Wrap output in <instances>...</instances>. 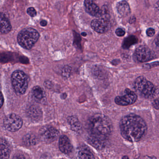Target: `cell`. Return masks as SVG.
I'll return each mask as SVG.
<instances>
[{"instance_id": "1", "label": "cell", "mask_w": 159, "mask_h": 159, "mask_svg": "<svg viewBox=\"0 0 159 159\" xmlns=\"http://www.w3.org/2000/svg\"><path fill=\"white\" fill-rule=\"evenodd\" d=\"M112 129V123L107 117L100 114L93 116L88 122V142L93 147L102 149L105 146Z\"/></svg>"}, {"instance_id": "2", "label": "cell", "mask_w": 159, "mask_h": 159, "mask_svg": "<svg viewBox=\"0 0 159 159\" xmlns=\"http://www.w3.org/2000/svg\"><path fill=\"white\" fill-rule=\"evenodd\" d=\"M120 130L122 137L130 142H137L146 132L145 121L139 116L129 115L120 120Z\"/></svg>"}, {"instance_id": "3", "label": "cell", "mask_w": 159, "mask_h": 159, "mask_svg": "<svg viewBox=\"0 0 159 159\" xmlns=\"http://www.w3.org/2000/svg\"><path fill=\"white\" fill-rule=\"evenodd\" d=\"M39 33L33 28H25L21 30L17 36V41L23 48L30 49L39 39Z\"/></svg>"}, {"instance_id": "4", "label": "cell", "mask_w": 159, "mask_h": 159, "mask_svg": "<svg viewBox=\"0 0 159 159\" xmlns=\"http://www.w3.org/2000/svg\"><path fill=\"white\" fill-rule=\"evenodd\" d=\"M12 86L17 95H22L27 91L28 87V78L25 73L16 70L11 75Z\"/></svg>"}, {"instance_id": "5", "label": "cell", "mask_w": 159, "mask_h": 159, "mask_svg": "<svg viewBox=\"0 0 159 159\" xmlns=\"http://www.w3.org/2000/svg\"><path fill=\"white\" fill-rule=\"evenodd\" d=\"M134 88L141 96L146 98L153 96L156 91L154 85L143 77H139L136 78L134 82Z\"/></svg>"}, {"instance_id": "6", "label": "cell", "mask_w": 159, "mask_h": 159, "mask_svg": "<svg viewBox=\"0 0 159 159\" xmlns=\"http://www.w3.org/2000/svg\"><path fill=\"white\" fill-rule=\"evenodd\" d=\"M23 124L22 119L16 114H10L7 116L4 119V127L6 129L12 132L19 130Z\"/></svg>"}, {"instance_id": "7", "label": "cell", "mask_w": 159, "mask_h": 159, "mask_svg": "<svg viewBox=\"0 0 159 159\" xmlns=\"http://www.w3.org/2000/svg\"><path fill=\"white\" fill-rule=\"evenodd\" d=\"M41 140L47 143H51L56 141L59 136L58 131L50 126H45L39 132Z\"/></svg>"}, {"instance_id": "8", "label": "cell", "mask_w": 159, "mask_h": 159, "mask_svg": "<svg viewBox=\"0 0 159 159\" xmlns=\"http://www.w3.org/2000/svg\"><path fill=\"white\" fill-rule=\"evenodd\" d=\"M125 94L117 96L115 99V102L118 105L127 106L133 104L137 100V96L134 92L129 89L125 90Z\"/></svg>"}, {"instance_id": "9", "label": "cell", "mask_w": 159, "mask_h": 159, "mask_svg": "<svg viewBox=\"0 0 159 159\" xmlns=\"http://www.w3.org/2000/svg\"><path fill=\"white\" fill-rule=\"evenodd\" d=\"M134 56L138 61L145 62L154 58L155 54L148 47L141 45L135 50Z\"/></svg>"}, {"instance_id": "10", "label": "cell", "mask_w": 159, "mask_h": 159, "mask_svg": "<svg viewBox=\"0 0 159 159\" xmlns=\"http://www.w3.org/2000/svg\"><path fill=\"white\" fill-rule=\"evenodd\" d=\"M92 29L99 33H105L111 28V23L109 19L104 18H99L93 20L91 22Z\"/></svg>"}, {"instance_id": "11", "label": "cell", "mask_w": 159, "mask_h": 159, "mask_svg": "<svg viewBox=\"0 0 159 159\" xmlns=\"http://www.w3.org/2000/svg\"><path fill=\"white\" fill-rule=\"evenodd\" d=\"M84 6L86 12L93 16L100 17L102 9L95 3L93 0H85Z\"/></svg>"}, {"instance_id": "12", "label": "cell", "mask_w": 159, "mask_h": 159, "mask_svg": "<svg viewBox=\"0 0 159 159\" xmlns=\"http://www.w3.org/2000/svg\"><path fill=\"white\" fill-rule=\"evenodd\" d=\"M59 147L60 150L64 154H70L73 150L72 145L69 138L65 135H62L60 138Z\"/></svg>"}, {"instance_id": "13", "label": "cell", "mask_w": 159, "mask_h": 159, "mask_svg": "<svg viewBox=\"0 0 159 159\" xmlns=\"http://www.w3.org/2000/svg\"><path fill=\"white\" fill-rule=\"evenodd\" d=\"M12 26L10 21L4 14L0 13V32L7 34L11 30Z\"/></svg>"}, {"instance_id": "14", "label": "cell", "mask_w": 159, "mask_h": 159, "mask_svg": "<svg viewBox=\"0 0 159 159\" xmlns=\"http://www.w3.org/2000/svg\"><path fill=\"white\" fill-rule=\"evenodd\" d=\"M32 96L33 99L37 102H41L46 97L44 91L41 87L36 86L32 90Z\"/></svg>"}, {"instance_id": "15", "label": "cell", "mask_w": 159, "mask_h": 159, "mask_svg": "<svg viewBox=\"0 0 159 159\" xmlns=\"http://www.w3.org/2000/svg\"><path fill=\"white\" fill-rule=\"evenodd\" d=\"M116 7L118 13L121 16H126L130 13L129 5L126 1H122L118 3Z\"/></svg>"}, {"instance_id": "16", "label": "cell", "mask_w": 159, "mask_h": 159, "mask_svg": "<svg viewBox=\"0 0 159 159\" xmlns=\"http://www.w3.org/2000/svg\"><path fill=\"white\" fill-rule=\"evenodd\" d=\"M68 122L73 131L77 133L81 132L82 131V125L76 116H71L69 117L68 118Z\"/></svg>"}, {"instance_id": "17", "label": "cell", "mask_w": 159, "mask_h": 159, "mask_svg": "<svg viewBox=\"0 0 159 159\" xmlns=\"http://www.w3.org/2000/svg\"><path fill=\"white\" fill-rule=\"evenodd\" d=\"M78 158L80 159H94L93 154L89 147L82 146L79 147L78 150Z\"/></svg>"}, {"instance_id": "18", "label": "cell", "mask_w": 159, "mask_h": 159, "mask_svg": "<svg viewBox=\"0 0 159 159\" xmlns=\"http://www.w3.org/2000/svg\"><path fill=\"white\" fill-rule=\"evenodd\" d=\"M138 42V38L134 35H130L124 39L122 43V47L125 49H129L133 45Z\"/></svg>"}, {"instance_id": "19", "label": "cell", "mask_w": 159, "mask_h": 159, "mask_svg": "<svg viewBox=\"0 0 159 159\" xmlns=\"http://www.w3.org/2000/svg\"><path fill=\"white\" fill-rule=\"evenodd\" d=\"M0 151L10 155V148L6 140L0 138Z\"/></svg>"}, {"instance_id": "20", "label": "cell", "mask_w": 159, "mask_h": 159, "mask_svg": "<svg viewBox=\"0 0 159 159\" xmlns=\"http://www.w3.org/2000/svg\"><path fill=\"white\" fill-rule=\"evenodd\" d=\"M30 114L31 116L32 117L34 118L38 119L41 117L42 115V112L39 108L36 106H34L30 110Z\"/></svg>"}, {"instance_id": "21", "label": "cell", "mask_w": 159, "mask_h": 159, "mask_svg": "<svg viewBox=\"0 0 159 159\" xmlns=\"http://www.w3.org/2000/svg\"><path fill=\"white\" fill-rule=\"evenodd\" d=\"M72 69L70 66H65L63 67L62 70V76L65 78L69 77L71 73Z\"/></svg>"}, {"instance_id": "22", "label": "cell", "mask_w": 159, "mask_h": 159, "mask_svg": "<svg viewBox=\"0 0 159 159\" xmlns=\"http://www.w3.org/2000/svg\"><path fill=\"white\" fill-rule=\"evenodd\" d=\"M27 13L28 15H30V16L34 17L37 15V12L36 10L34 7H30L28 8L27 9Z\"/></svg>"}, {"instance_id": "23", "label": "cell", "mask_w": 159, "mask_h": 159, "mask_svg": "<svg viewBox=\"0 0 159 159\" xmlns=\"http://www.w3.org/2000/svg\"><path fill=\"white\" fill-rule=\"evenodd\" d=\"M75 35V40H74V43L76 45V46L80 48V40H81V38H80V36L77 33H75L74 34Z\"/></svg>"}, {"instance_id": "24", "label": "cell", "mask_w": 159, "mask_h": 159, "mask_svg": "<svg viewBox=\"0 0 159 159\" xmlns=\"http://www.w3.org/2000/svg\"><path fill=\"white\" fill-rule=\"evenodd\" d=\"M155 32H156L155 30L152 28H149L147 30V35L148 36H149V37H152V36H154L155 35Z\"/></svg>"}, {"instance_id": "25", "label": "cell", "mask_w": 159, "mask_h": 159, "mask_svg": "<svg viewBox=\"0 0 159 159\" xmlns=\"http://www.w3.org/2000/svg\"><path fill=\"white\" fill-rule=\"evenodd\" d=\"M116 33L117 36H122L125 34V31L122 30V29L119 28V29H117L116 30Z\"/></svg>"}, {"instance_id": "26", "label": "cell", "mask_w": 159, "mask_h": 159, "mask_svg": "<svg viewBox=\"0 0 159 159\" xmlns=\"http://www.w3.org/2000/svg\"><path fill=\"white\" fill-rule=\"evenodd\" d=\"M9 154H6L0 151V159H7L9 158Z\"/></svg>"}, {"instance_id": "27", "label": "cell", "mask_w": 159, "mask_h": 159, "mask_svg": "<svg viewBox=\"0 0 159 159\" xmlns=\"http://www.w3.org/2000/svg\"><path fill=\"white\" fill-rule=\"evenodd\" d=\"M153 105L155 109L159 110V99H157V100L154 101L153 103Z\"/></svg>"}, {"instance_id": "28", "label": "cell", "mask_w": 159, "mask_h": 159, "mask_svg": "<svg viewBox=\"0 0 159 159\" xmlns=\"http://www.w3.org/2000/svg\"><path fill=\"white\" fill-rule=\"evenodd\" d=\"M4 103V98L1 91H0V108L2 107Z\"/></svg>"}, {"instance_id": "29", "label": "cell", "mask_w": 159, "mask_h": 159, "mask_svg": "<svg viewBox=\"0 0 159 159\" xmlns=\"http://www.w3.org/2000/svg\"><path fill=\"white\" fill-rule=\"evenodd\" d=\"M45 87H47L50 88L51 87L52 84H51V82H49V81H46L45 83Z\"/></svg>"}, {"instance_id": "30", "label": "cell", "mask_w": 159, "mask_h": 159, "mask_svg": "<svg viewBox=\"0 0 159 159\" xmlns=\"http://www.w3.org/2000/svg\"><path fill=\"white\" fill-rule=\"evenodd\" d=\"M40 24L41 26L45 27L47 25V22L45 20H43L40 22Z\"/></svg>"}, {"instance_id": "31", "label": "cell", "mask_w": 159, "mask_h": 159, "mask_svg": "<svg viewBox=\"0 0 159 159\" xmlns=\"http://www.w3.org/2000/svg\"><path fill=\"white\" fill-rule=\"evenodd\" d=\"M155 43L159 47V34L157 36V38L155 39Z\"/></svg>"}, {"instance_id": "32", "label": "cell", "mask_w": 159, "mask_h": 159, "mask_svg": "<svg viewBox=\"0 0 159 159\" xmlns=\"http://www.w3.org/2000/svg\"><path fill=\"white\" fill-rule=\"evenodd\" d=\"M81 35H83V36H86V35H87V34H86V33L85 32L82 33H81Z\"/></svg>"}, {"instance_id": "33", "label": "cell", "mask_w": 159, "mask_h": 159, "mask_svg": "<svg viewBox=\"0 0 159 159\" xmlns=\"http://www.w3.org/2000/svg\"><path fill=\"white\" fill-rule=\"evenodd\" d=\"M157 7L158 8L159 10V0L157 2Z\"/></svg>"}, {"instance_id": "34", "label": "cell", "mask_w": 159, "mask_h": 159, "mask_svg": "<svg viewBox=\"0 0 159 159\" xmlns=\"http://www.w3.org/2000/svg\"><path fill=\"white\" fill-rule=\"evenodd\" d=\"M122 158L123 159H128L129 158V157H122Z\"/></svg>"}]
</instances>
